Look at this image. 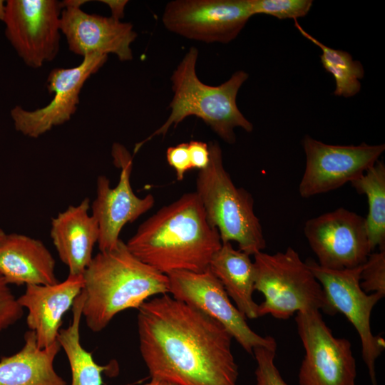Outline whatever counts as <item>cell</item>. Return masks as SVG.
<instances>
[{"mask_svg":"<svg viewBox=\"0 0 385 385\" xmlns=\"http://www.w3.org/2000/svg\"><path fill=\"white\" fill-rule=\"evenodd\" d=\"M360 286L366 292L385 296V250L371 252L361 265Z\"/></svg>","mask_w":385,"mask_h":385,"instance_id":"484cf974","label":"cell"},{"mask_svg":"<svg viewBox=\"0 0 385 385\" xmlns=\"http://www.w3.org/2000/svg\"><path fill=\"white\" fill-rule=\"evenodd\" d=\"M359 194L365 195L369 210L365 219L371 252L385 250V164L378 160L363 175L350 183Z\"/></svg>","mask_w":385,"mask_h":385,"instance_id":"603a6c76","label":"cell"},{"mask_svg":"<svg viewBox=\"0 0 385 385\" xmlns=\"http://www.w3.org/2000/svg\"><path fill=\"white\" fill-rule=\"evenodd\" d=\"M83 279L82 316L93 332L105 329L120 312L169 293L168 276L138 260L121 240L93 256Z\"/></svg>","mask_w":385,"mask_h":385,"instance_id":"3957f363","label":"cell"},{"mask_svg":"<svg viewBox=\"0 0 385 385\" xmlns=\"http://www.w3.org/2000/svg\"><path fill=\"white\" fill-rule=\"evenodd\" d=\"M84 298L83 292L76 297L72 307L71 321L66 329H60L58 341L69 363L71 385H102V373L110 365L98 364L92 354L83 347L80 340Z\"/></svg>","mask_w":385,"mask_h":385,"instance_id":"7402d4cb","label":"cell"},{"mask_svg":"<svg viewBox=\"0 0 385 385\" xmlns=\"http://www.w3.org/2000/svg\"><path fill=\"white\" fill-rule=\"evenodd\" d=\"M304 233L317 263L327 269L361 266L371 252L364 217L344 207L307 220Z\"/></svg>","mask_w":385,"mask_h":385,"instance_id":"5bb4252c","label":"cell"},{"mask_svg":"<svg viewBox=\"0 0 385 385\" xmlns=\"http://www.w3.org/2000/svg\"><path fill=\"white\" fill-rule=\"evenodd\" d=\"M6 234V233L1 228H0V242L4 239Z\"/></svg>","mask_w":385,"mask_h":385,"instance_id":"e575fe53","label":"cell"},{"mask_svg":"<svg viewBox=\"0 0 385 385\" xmlns=\"http://www.w3.org/2000/svg\"><path fill=\"white\" fill-rule=\"evenodd\" d=\"M138 309L139 349L151 378L177 385H237L232 337L219 322L168 294Z\"/></svg>","mask_w":385,"mask_h":385,"instance_id":"6da1fadb","label":"cell"},{"mask_svg":"<svg viewBox=\"0 0 385 385\" xmlns=\"http://www.w3.org/2000/svg\"><path fill=\"white\" fill-rule=\"evenodd\" d=\"M197 49L190 48L173 71L170 78L173 91L169 105L170 113L160 128L136 144L135 153L154 137L165 135L171 126H176L190 115L202 119L229 144L236 141L235 128L240 127L247 133L253 130L252 123L241 113L236 103L237 93L248 74L237 71L222 84L209 86L197 76Z\"/></svg>","mask_w":385,"mask_h":385,"instance_id":"277c9868","label":"cell"},{"mask_svg":"<svg viewBox=\"0 0 385 385\" xmlns=\"http://www.w3.org/2000/svg\"><path fill=\"white\" fill-rule=\"evenodd\" d=\"M294 26L299 33L321 51V63L327 72L332 75L335 81L334 95L345 98L352 97L361 90L360 80L364 76V69L360 61L354 60L346 51L330 48L311 34H308L297 21Z\"/></svg>","mask_w":385,"mask_h":385,"instance_id":"cb8c5ba5","label":"cell"},{"mask_svg":"<svg viewBox=\"0 0 385 385\" xmlns=\"http://www.w3.org/2000/svg\"><path fill=\"white\" fill-rule=\"evenodd\" d=\"M61 11L56 0L6 1L5 34L26 66L38 68L57 56Z\"/></svg>","mask_w":385,"mask_h":385,"instance_id":"30bf717a","label":"cell"},{"mask_svg":"<svg viewBox=\"0 0 385 385\" xmlns=\"http://www.w3.org/2000/svg\"><path fill=\"white\" fill-rule=\"evenodd\" d=\"M209 268L232 299L235 307L248 319L259 317L258 304L253 299L255 269L250 256L235 250L231 242L222 243Z\"/></svg>","mask_w":385,"mask_h":385,"instance_id":"44dd1931","label":"cell"},{"mask_svg":"<svg viewBox=\"0 0 385 385\" xmlns=\"http://www.w3.org/2000/svg\"><path fill=\"white\" fill-rule=\"evenodd\" d=\"M60 349L58 341L39 348L34 332L27 331L22 348L1 359L0 385H67L53 366Z\"/></svg>","mask_w":385,"mask_h":385,"instance_id":"ffe728a7","label":"cell"},{"mask_svg":"<svg viewBox=\"0 0 385 385\" xmlns=\"http://www.w3.org/2000/svg\"><path fill=\"white\" fill-rule=\"evenodd\" d=\"M23 314L24 308L0 275V332L21 319Z\"/></svg>","mask_w":385,"mask_h":385,"instance_id":"83f0119b","label":"cell"},{"mask_svg":"<svg viewBox=\"0 0 385 385\" xmlns=\"http://www.w3.org/2000/svg\"><path fill=\"white\" fill-rule=\"evenodd\" d=\"M6 4L2 0H0V20L3 21L5 16Z\"/></svg>","mask_w":385,"mask_h":385,"instance_id":"836d02e7","label":"cell"},{"mask_svg":"<svg viewBox=\"0 0 385 385\" xmlns=\"http://www.w3.org/2000/svg\"><path fill=\"white\" fill-rule=\"evenodd\" d=\"M114 164L120 169L118 184L111 187L103 175L96 181V196L91 205V215L98 226V245L100 252L113 249L120 240L123 227L150 210L155 204L152 194L137 196L132 188L130 175L133 158L124 146L115 143L112 147Z\"/></svg>","mask_w":385,"mask_h":385,"instance_id":"4fadbf2b","label":"cell"},{"mask_svg":"<svg viewBox=\"0 0 385 385\" xmlns=\"http://www.w3.org/2000/svg\"><path fill=\"white\" fill-rule=\"evenodd\" d=\"M302 146L306 165L299 192L304 198L351 183L373 166L385 150L384 144L330 145L308 135L302 139Z\"/></svg>","mask_w":385,"mask_h":385,"instance_id":"8fae6325","label":"cell"},{"mask_svg":"<svg viewBox=\"0 0 385 385\" xmlns=\"http://www.w3.org/2000/svg\"><path fill=\"white\" fill-rule=\"evenodd\" d=\"M188 144L192 169L201 170L205 168L210 161L208 144L200 140H192Z\"/></svg>","mask_w":385,"mask_h":385,"instance_id":"f546056e","label":"cell"},{"mask_svg":"<svg viewBox=\"0 0 385 385\" xmlns=\"http://www.w3.org/2000/svg\"><path fill=\"white\" fill-rule=\"evenodd\" d=\"M167 276L168 294L219 322L248 354L252 355L257 346L277 348L273 337H262L249 327L209 267L202 272L175 271Z\"/></svg>","mask_w":385,"mask_h":385,"instance_id":"9c48e42d","label":"cell"},{"mask_svg":"<svg viewBox=\"0 0 385 385\" xmlns=\"http://www.w3.org/2000/svg\"><path fill=\"white\" fill-rule=\"evenodd\" d=\"M307 265L322 285L333 314L340 312L353 325L360 339L361 355L372 385H377L375 365L385 349V340L375 336L371 328V315L374 306L384 296L368 294L360 286L361 265L344 270H330L312 260Z\"/></svg>","mask_w":385,"mask_h":385,"instance_id":"52a82bcc","label":"cell"},{"mask_svg":"<svg viewBox=\"0 0 385 385\" xmlns=\"http://www.w3.org/2000/svg\"><path fill=\"white\" fill-rule=\"evenodd\" d=\"M276 348L257 346L253 350L257 367L256 385H287L274 364Z\"/></svg>","mask_w":385,"mask_h":385,"instance_id":"4316f807","label":"cell"},{"mask_svg":"<svg viewBox=\"0 0 385 385\" xmlns=\"http://www.w3.org/2000/svg\"><path fill=\"white\" fill-rule=\"evenodd\" d=\"M166 158L168 164L174 169L176 178L179 181L183 180L185 174L192 169L187 143L169 147L166 151Z\"/></svg>","mask_w":385,"mask_h":385,"instance_id":"f1b7e54d","label":"cell"},{"mask_svg":"<svg viewBox=\"0 0 385 385\" xmlns=\"http://www.w3.org/2000/svg\"><path fill=\"white\" fill-rule=\"evenodd\" d=\"M88 0H64L60 1L61 6L63 9L66 7L81 8V6L88 2Z\"/></svg>","mask_w":385,"mask_h":385,"instance_id":"1f68e13d","label":"cell"},{"mask_svg":"<svg viewBox=\"0 0 385 385\" xmlns=\"http://www.w3.org/2000/svg\"><path fill=\"white\" fill-rule=\"evenodd\" d=\"M295 322L305 351L299 385H356V361L350 342L334 337L319 310L298 312Z\"/></svg>","mask_w":385,"mask_h":385,"instance_id":"ba28073f","label":"cell"},{"mask_svg":"<svg viewBox=\"0 0 385 385\" xmlns=\"http://www.w3.org/2000/svg\"><path fill=\"white\" fill-rule=\"evenodd\" d=\"M208 147L210 161L197 173L195 191L208 222L217 230L222 243L236 242L239 250L250 256L262 252L266 241L252 195L232 182L219 143L211 141Z\"/></svg>","mask_w":385,"mask_h":385,"instance_id":"5b68a950","label":"cell"},{"mask_svg":"<svg viewBox=\"0 0 385 385\" xmlns=\"http://www.w3.org/2000/svg\"><path fill=\"white\" fill-rule=\"evenodd\" d=\"M144 385H177V384H175L173 383H171L165 380L156 379V378H151V380Z\"/></svg>","mask_w":385,"mask_h":385,"instance_id":"d6a6232c","label":"cell"},{"mask_svg":"<svg viewBox=\"0 0 385 385\" xmlns=\"http://www.w3.org/2000/svg\"><path fill=\"white\" fill-rule=\"evenodd\" d=\"M252 16L250 0H175L166 4L162 21L183 37L228 43Z\"/></svg>","mask_w":385,"mask_h":385,"instance_id":"7c38bea8","label":"cell"},{"mask_svg":"<svg viewBox=\"0 0 385 385\" xmlns=\"http://www.w3.org/2000/svg\"><path fill=\"white\" fill-rule=\"evenodd\" d=\"M100 1L109 6L112 18L118 21L123 18L124 9L128 2L127 0H101Z\"/></svg>","mask_w":385,"mask_h":385,"instance_id":"4dcf8cb0","label":"cell"},{"mask_svg":"<svg viewBox=\"0 0 385 385\" xmlns=\"http://www.w3.org/2000/svg\"><path fill=\"white\" fill-rule=\"evenodd\" d=\"M252 15L266 14L279 19L305 16L309 11L312 0H250Z\"/></svg>","mask_w":385,"mask_h":385,"instance_id":"d4e9b609","label":"cell"},{"mask_svg":"<svg viewBox=\"0 0 385 385\" xmlns=\"http://www.w3.org/2000/svg\"><path fill=\"white\" fill-rule=\"evenodd\" d=\"M0 275L9 284H53L58 282L56 261L39 240L6 234L0 242Z\"/></svg>","mask_w":385,"mask_h":385,"instance_id":"d6986e66","label":"cell"},{"mask_svg":"<svg viewBox=\"0 0 385 385\" xmlns=\"http://www.w3.org/2000/svg\"><path fill=\"white\" fill-rule=\"evenodd\" d=\"M108 55L92 53L77 66L54 68L48 76L46 87L53 99L46 106L27 111L16 106L11 111L15 129L24 135L37 138L53 127L68 121L76 112L85 82L106 62Z\"/></svg>","mask_w":385,"mask_h":385,"instance_id":"9a60e30c","label":"cell"},{"mask_svg":"<svg viewBox=\"0 0 385 385\" xmlns=\"http://www.w3.org/2000/svg\"><path fill=\"white\" fill-rule=\"evenodd\" d=\"M125 244L138 260L167 275L205 271L222 241L197 194L191 192L145 220Z\"/></svg>","mask_w":385,"mask_h":385,"instance_id":"7a4b0ae2","label":"cell"},{"mask_svg":"<svg viewBox=\"0 0 385 385\" xmlns=\"http://www.w3.org/2000/svg\"><path fill=\"white\" fill-rule=\"evenodd\" d=\"M83 287V275H68L53 284H29L18 302L28 311L26 323L34 332L39 348L58 341L63 315L73 307Z\"/></svg>","mask_w":385,"mask_h":385,"instance_id":"e0dca14e","label":"cell"},{"mask_svg":"<svg viewBox=\"0 0 385 385\" xmlns=\"http://www.w3.org/2000/svg\"><path fill=\"white\" fill-rule=\"evenodd\" d=\"M89 209L90 200L86 197L51 220V237L59 258L68 268V275H83L93 257L99 232Z\"/></svg>","mask_w":385,"mask_h":385,"instance_id":"ac0fdd59","label":"cell"},{"mask_svg":"<svg viewBox=\"0 0 385 385\" xmlns=\"http://www.w3.org/2000/svg\"><path fill=\"white\" fill-rule=\"evenodd\" d=\"M60 29L76 55L113 53L121 61L133 59L130 45L137 34L130 23L66 7L61 11Z\"/></svg>","mask_w":385,"mask_h":385,"instance_id":"2e32d148","label":"cell"},{"mask_svg":"<svg viewBox=\"0 0 385 385\" xmlns=\"http://www.w3.org/2000/svg\"><path fill=\"white\" fill-rule=\"evenodd\" d=\"M254 256L255 289L264 296L259 317L270 314L287 319L300 312L322 310L334 314L323 288L306 262L289 247L284 252Z\"/></svg>","mask_w":385,"mask_h":385,"instance_id":"8992f818","label":"cell"}]
</instances>
